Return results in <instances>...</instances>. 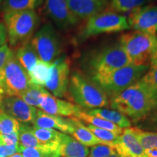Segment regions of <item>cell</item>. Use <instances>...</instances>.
I'll list each match as a JSON object with an SVG mask.
<instances>
[{
  "instance_id": "41",
  "label": "cell",
  "mask_w": 157,
  "mask_h": 157,
  "mask_svg": "<svg viewBox=\"0 0 157 157\" xmlns=\"http://www.w3.org/2000/svg\"><path fill=\"white\" fill-rule=\"evenodd\" d=\"M9 157H23V155L21 154V153H17V154H15L14 155H13V156H10Z\"/></svg>"
},
{
  "instance_id": "39",
  "label": "cell",
  "mask_w": 157,
  "mask_h": 157,
  "mask_svg": "<svg viewBox=\"0 0 157 157\" xmlns=\"http://www.w3.org/2000/svg\"><path fill=\"white\" fill-rule=\"evenodd\" d=\"M7 31L5 25L3 23H0V47L7 44Z\"/></svg>"
},
{
  "instance_id": "38",
  "label": "cell",
  "mask_w": 157,
  "mask_h": 157,
  "mask_svg": "<svg viewBox=\"0 0 157 157\" xmlns=\"http://www.w3.org/2000/svg\"><path fill=\"white\" fill-rule=\"evenodd\" d=\"M19 144L15 146H5L0 144V157H9L18 153Z\"/></svg>"
},
{
  "instance_id": "7",
  "label": "cell",
  "mask_w": 157,
  "mask_h": 157,
  "mask_svg": "<svg viewBox=\"0 0 157 157\" xmlns=\"http://www.w3.org/2000/svg\"><path fill=\"white\" fill-rule=\"evenodd\" d=\"M31 85L28 73L17 61L15 52L0 73V96H21Z\"/></svg>"
},
{
  "instance_id": "22",
  "label": "cell",
  "mask_w": 157,
  "mask_h": 157,
  "mask_svg": "<svg viewBox=\"0 0 157 157\" xmlns=\"http://www.w3.org/2000/svg\"><path fill=\"white\" fill-rule=\"evenodd\" d=\"M73 117H75L76 119H79L80 121L87 123V124H91L94 127H98V128L107 129V130L117 133L119 135H120L124 130V129L121 128V127L114 124L105 120V119L96 117V116L89 114L84 110H82L81 108Z\"/></svg>"
},
{
  "instance_id": "2",
  "label": "cell",
  "mask_w": 157,
  "mask_h": 157,
  "mask_svg": "<svg viewBox=\"0 0 157 157\" xmlns=\"http://www.w3.org/2000/svg\"><path fill=\"white\" fill-rule=\"evenodd\" d=\"M68 97L85 110L109 106V98L105 91L79 72H74L70 76Z\"/></svg>"
},
{
  "instance_id": "21",
  "label": "cell",
  "mask_w": 157,
  "mask_h": 157,
  "mask_svg": "<svg viewBox=\"0 0 157 157\" xmlns=\"http://www.w3.org/2000/svg\"><path fill=\"white\" fill-rule=\"evenodd\" d=\"M15 55L17 61L26 71L27 73L31 71V70L39 60L30 41L18 47L16 52H15Z\"/></svg>"
},
{
  "instance_id": "16",
  "label": "cell",
  "mask_w": 157,
  "mask_h": 157,
  "mask_svg": "<svg viewBox=\"0 0 157 157\" xmlns=\"http://www.w3.org/2000/svg\"><path fill=\"white\" fill-rule=\"evenodd\" d=\"M71 13L79 19L87 20L101 13L109 5V0H66Z\"/></svg>"
},
{
  "instance_id": "24",
  "label": "cell",
  "mask_w": 157,
  "mask_h": 157,
  "mask_svg": "<svg viewBox=\"0 0 157 157\" xmlns=\"http://www.w3.org/2000/svg\"><path fill=\"white\" fill-rule=\"evenodd\" d=\"M44 0H3L4 14L24 10H34L38 8Z\"/></svg>"
},
{
  "instance_id": "23",
  "label": "cell",
  "mask_w": 157,
  "mask_h": 157,
  "mask_svg": "<svg viewBox=\"0 0 157 157\" xmlns=\"http://www.w3.org/2000/svg\"><path fill=\"white\" fill-rule=\"evenodd\" d=\"M52 69V63L39 60L35 66L29 72L31 84L44 87L46 82L50 79Z\"/></svg>"
},
{
  "instance_id": "17",
  "label": "cell",
  "mask_w": 157,
  "mask_h": 157,
  "mask_svg": "<svg viewBox=\"0 0 157 157\" xmlns=\"http://www.w3.org/2000/svg\"><path fill=\"white\" fill-rule=\"evenodd\" d=\"M33 125V127L38 128L58 129L65 134H70L73 127V120L71 117L64 118L50 115L41 110H37L36 117Z\"/></svg>"
},
{
  "instance_id": "5",
  "label": "cell",
  "mask_w": 157,
  "mask_h": 157,
  "mask_svg": "<svg viewBox=\"0 0 157 157\" xmlns=\"http://www.w3.org/2000/svg\"><path fill=\"white\" fill-rule=\"evenodd\" d=\"M119 44L127 54L130 64L149 66L157 50V37L135 31L121 35Z\"/></svg>"
},
{
  "instance_id": "32",
  "label": "cell",
  "mask_w": 157,
  "mask_h": 157,
  "mask_svg": "<svg viewBox=\"0 0 157 157\" xmlns=\"http://www.w3.org/2000/svg\"><path fill=\"white\" fill-rule=\"evenodd\" d=\"M140 80L157 91V50L151 60L148 71Z\"/></svg>"
},
{
  "instance_id": "36",
  "label": "cell",
  "mask_w": 157,
  "mask_h": 157,
  "mask_svg": "<svg viewBox=\"0 0 157 157\" xmlns=\"http://www.w3.org/2000/svg\"><path fill=\"white\" fill-rule=\"evenodd\" d=\"M13 52L14 51L10 48L7 44L0 47V73Z\"/></svg>"
},
{
  "instance_id": "44",
  "label": "cell",
  "mask_w": 157,
  "mask_h": 157,
  "mask_svg": "<svg viewBox=\"0 0 157 157\" xmlns=\"http://www.w3.org/2000/svg\"><path fill=\"white\" fill-rule=\"evenodd\" d=\"M1 99H2V96H0V102H1Z\"/></svg>"
},
{
  "instance_id": "6",
  "label": "cell",
  "mask_w": 157,
  "mask_h": 157,
  "mask_svg": "<svg viewBox=\"0 0 157 157\" xmlns=\"http://www.w3.org/2000/svg\"><path fill=\"white\" fill-rule=\"evenodd\" d=\"M128 64L129 59L119 42L90 55L86 60L85 68L93 76L109 73Z\"/></svg>"
},
{
  "instance_id": "28",
  "label": "cell",
  "mask_w": 157,
  "mask_h": 157,
  "mask_svg": "<svg viewBox=\"0 0 157 157\" xmlns=\"http://www.w3.org/2000/svg\"><path fill=\"white\" fill-rule=\"evenodd\" d=\"M151 2L152 0H111L109 5L111 9L117 13H130Z\"/></svg>"
},
{
  "instance_id": "9",
  "label": "cell",
  "mask_w": 157,
  "mask_h": 157,
  "mask_svg": "<svg viewBox=\"0 0 157 157\" xmlns=\"http://www.w3.org/2000/svg\"><path fill=\"white\" fill-rule=\"evenodd\" d=\"M39 60L53 63L60 58L62 45L56 29L51 23L43 25L30 40Z\"/></svg>"
},
{
  "instance_id": "34",
  "label": "cell",
  "mask_w": 157,
  "mask_h": 157,
  "mask_svg": "<svg viewBox=\"0 0 157 157\" xmlns=\"http://www.w3.org/2000/svg\"><path fill=\"white\" fill-rule=\"evenodd\" d=\"M137 128L140 129H151L156 130L157 129V109L151 111L150 113L146 116L140 121L135 123Z\"/></svg>"
},
{
  "instance_id": "26",
  "label": "cell",
  "mask_w": 157,
  "mask_h": 157,
  "mask_svg": "<svg viewBox=\"0 0 157 157\" xmlns=\"http://www.w3.org/2000/svg\"><path fill=\"white\" fill-rule=\"evenodd\" d=\"M18 140L19 144L25 148H42L46 147H50V148L59 149L53 147L45 146L37 140L36 136L34 135L32 130V127L29 126L25 124H21L18 130Z\"/></svg>"
},
{
  "instance_id": "18",
  "label": "cell",
  "mask_w": 157,
  "mask_h": 157,
  "mask_svg": "<svg viewBox=\"0 0 157 157\" xmlns=\"http://www.w3.org/2000/svg\"><path fill=\"white\" fill-rule=\"evenodd\" d=\"M60 156L65 157H87L90 150L87 146L76 140L73 137L62 133L59 143Z\"/></svg>"
},
{
  "instance_id": "8",
  "label": "cell",
  "mask_w": 157,
  "mask_h": 157,
  "mask_svg": "<svg viewBox=\"0 0 157 157\" xmlns=\"http://www.w3.org/2000/svg\"><path fill=\"white\" fill-rule=\"evenodd\" d=\"M130 29L126 16L112 10H105L87 20L80 35L82 39H87L98 34L119 32Z\"/></svg>"
},
{
  "instance_id": "27",
  "label": "cell",
  "mask_w": 157,
  "mask_h": 157,
  "mask_svg": "<svg viewBox=\"0 0 157 157\" xmlns=\"http://www.w3.org/2000/svg\"><path fill=\"white\" fill-rule=\"evenodd\" d=\"M49 92L44 87L31 84L20 97L29 105L33 107H39L42 98Z\"/></svg>"
},
{
  "instance_id": "15",
  "label": "cell",
  "mask_w": 157,
  "mask_h": 157,
  "mask_svg": "<svg viewBox=\"0 0 157 157\" xmlns=\"http://www.w3.org/2000/svg\"><path fill=\"white\" fill-rule=\"evenodd\" d=\"M39 108L41 111L48 114L63 117H73L80 109L78 105L57 98L50 93L44 96Z\"/></svg>"
},
{
  "instance_id": "35",
  "label": "cell",
  "mask_w": 157,
  "mask_h": 157,
  "mask_svg": "<svg viewBox=\"0 0 157 157\" xmlns=\"http://www.w3.org/2000/svg\"><path fill=\"white\" fill-rule=\"evenodd\" d=\"M117 154L114 148L109 145L98 144L92 146L88 157H108Z\"/></svg>"
},
{
  "instance_id": "30",
  "label": "cell",
  "mask_w": 157,
  "mask_h": 157,
  "mask_svg": "<svg viewBox=\"0 0 157 157\" xmlns=\"http://www.w3.org/2000/svg\"><path fill=\"white\" fill-rule=\"evenodd\" d=\"M133 132L144 149L157 148V132H149L132 127Z\"/></svg>"
},
{
  "instance_id": "29",
  "label": "cell",
  "mask_w": 157,
  "mask_h": 157,
  "mask_svg": "<svg viewBox=\"0 0 157 157\" xmlns=\"http://www.w3.org/2000/svg\"><path fill=\"white\" fill-rule=\"evenodd\" d=\"M18 153L23 157H59L60 156L59 149L46 147L42 148H25L19 144Z\"/></svg>"
},
{
  "instance_id": "31",
  "label": "cell",
  "mask_w": 157,
  "mask_h": 157,
  "mask_svg": "<svg viewBox=\"0 0 157 157\" xmlns=\"http://www.w3.org/2000/svg\"><path fill=\"white\" fill-rule=\"evenodd\" d=\"M21 123L3 111H0V134L8 135L18 132Z\"/></svg>"
},
{
  "instance_id": "37",
  "label": "cell",
  "mask_w": 157,
  "mask_h": 157,
  "mask_svg": "<svg viewBox=\"0 0 157 157\" xmlns=\"http://www.w3.org/2000/svg\"><path fill=\"white\" fill-rule=\"evenodd\" d=\"M0 144L5 146H15L19 144L18 132L10 133L8 135H2L0 138Z\"/></svg>"
},
{
  "instance_id": "12",
  "label": "cell",
  "mask_w": 157,
  "mask_h": 157,
  "mask_svg": "<svg viewBox=\"0 0 157 157\" xmlns=\"http://www.w3.org/2000/svg\"><path fill=\"white\" fill-rule=\"evenodd\" d=\"M128 23L135 31L156 36L157 33V5H147L129 13Z\"/></svg>"
},
{
  "instance_id": "33",
  "label": "cell",
  "mask_w": 157,
  "mask_h": 157,
  "mask_svg": "<svg viewBox=\"0 0 157 157\" xmlns=\"http://www.w3.org/2000/svg\"><path fill=\"white\" fill-rule=\"evenodd\" d=\"M86 127L93 133V135L103 142H105L107 143H110L112 144L114 146V141L117 140L119 135H117V133L111 132V131L107 130L105 129L98 128V127H94L91 124H87Z\"/></svg>"
},
{
  "instance_id": "25",
  "label": "cell",
  "mask_w": 157,
  "mask_h": 157,
  "mask_svg": "<svg viewBox=\"0 0 157 157\" xmlns=\"http://www.w3.org/2000/svg\"><path fill=\"white\" fill-rule=\"evenodd\" d=\"M32 130L37 140L43 145L59 148L62 132L53 129L38 128L34 127H32Z\"/></svg>"
},
{
  "instance_id": "19",
  "label": "cell",
  "mask_w": 157,
  "mask_h": 157,
  "mask_svg": "<svg viewBox=\"0 0 157 157\" xmlns=\"http://www.w3.org/2000/svg\"><path fill=\"white\" fill-rule=\"evenodd\" d=\"M71 119L73 120V127H72L70 135H71L74 138H75L78 142L86 146H93L98 144H105L113 147V145L103 142L97 138L93 135V133L79 119H76L75 117H71Z\"/></svg>"
},
{
  "instance_id": "4",
  "label": "cell",
  "mask_w": 157,
  "mask_h": 157,
  "mask_svg": "<svg viewBox=\"0 0 157 157\" xmlns=\"http://www.w3.org/2000/svg\"><path fill=\"white\" fill-rule=\"evenodd\" d=\"M4 21L10 45L17 48L32 38L39 17L35 10L17 11L4 14Z\"/></svg>"
},
{
  "instance_id": "11",
  "label": "cell",
  "mask_w": 157,
  "mask_h": 157,
  "mask_svg": "<svg viewBox=\"0 0 157 157\" xmlns=\"http://www.w3.org/2000/svg\"><path fill=\"white\" fill-rule=\"evenodd\" d=\"M0 111L25 124L34 123L37 109L29 105L19 96H4L0 102Z\"/></svg>"
},
{
  "instance_id": "10",
  "label": "cell",
  "mask_w": 157,
  "mask_h": 157,
  "mask_svg": "<svg viewBox=\"0 0 157 157\" xmlns=\"http://www.w3.org/2000/svg\"><path fill=\"white\" fill-rule=\"evenodd\" d=\"M70 78V61L61 57L52 63L50 79L44 87L57 98L68 97V87Z\"/></svg>"
},
{
  "instance_id": "20",
  "label": "cell",
  "mask_w": 157,
  "mask_h": 157,
  "mask_svg": "<svg viewBox=\"0 0 157 157\" xmlns=\"http://www.w3.org/2000/svg\"><path fill=\"white\" fill-rule=\"evenodd\" d=\"M84 111L89 114L101 117L122 129L131 127V124H132L129 118H127L126 116L119 112L117 110L101 108V109L84 110Z\"/></svg>"
},
{
  "instance_id": "43",
  "label": "cell",
  "mask_w": 157,
  "mask_h": 157,
  "mask_svg": "<svg viewBox=\"0 0 157 157\" xmlns=\"http://www.w3.org/2000/svg\"><path fill=\"white\" fill-rule=\"evenodd\" d=\"M108 157H119V156H118V155H117V154H115L111 155V156H108Z\"/></svg>"
},
{
  "instance_id": "1",
  "label": "cell",
  "mask_w": 157,
  "mask_h": 157,
  "mask_svg": "<svg viewBox=\"0 0 157 157\" xmlns=\"http://www.w3.org/2000/svg\"><path fill=\"white\" fill-rule=\"evenodd\" d=\"M109 106L131 119L135 124L157 109V91L140 79L110 98Z\"/></svg>"
},
{
  "instance_id": "40",
  "label": "cell",
  "mask_w": 157,
  "mask_h": 157,
  "mask_svg": "<svg viewBox=\"0 0 157 157\" xmlns=\"http://www.w3.org/2000/svg\"><path fill=\"white\" fill-rule=\"evenodd\" d=\"M142 157H157V148L145 149Z\"/></svg>"
},
{
  "instance_id": "3",
  "label": "cell",
  "mask_w": 157,
  "mask_h": 157,
  "mask_svg": "<svg viewBox=\"0 0 157 157\" xmlns=\"http://www.w3.org/2000/svg\"><path fill=\"white\" fill-rule=\"evenodd\" d=\"M148 66L128 64L109 73L91 76V80L101 87L110 98L139 81L146 73Z\"/></svg>"
},
{
  "instance_id": "14",
  "label": "cell",
  "mask_w": 157,
  "mask_h": 157,
  "mask_svg": "<svg viewBox=\"0 0 157 157\" xmlns=\"http://www.w3.org/2000/svg\"><path fill=\"white\" fill-rule=\"evenodd\" d=\"M113 147L119 157H142L144 151L133 132L132 127L124 129L114 141Z\"/></svg>"
},
{
  "instance_id": "42",
  "label": "cell",
  "mask_w": 157,
  "mask_h": 157,
  "mask_svg": "<svg viewBox=\"0 0 157 157\" xmlns=\"http://www.w3.org/2000/svg\"><path fill=\"white\" fill-rule=\"evenodd\" d=\"M2 4L3 0H0V10H1V9H2Z\"/></svg>"
},
{
  "instance_id": "13",
  "label": "cell",
  "mask_w": 157,
  "mask_h": 157,
  "mask_svg": "<svg viewBox=\"0 0 157 157\" xmlns=\"http://www.w3.org/2000/svg\"><path fill=\"white\" fill-rule=\"evenodd\" d=\"M44 7L48 16L62 30L72 28L79 21L70 10L66 0H45Z\"/></svg>"
}]
</instances>
